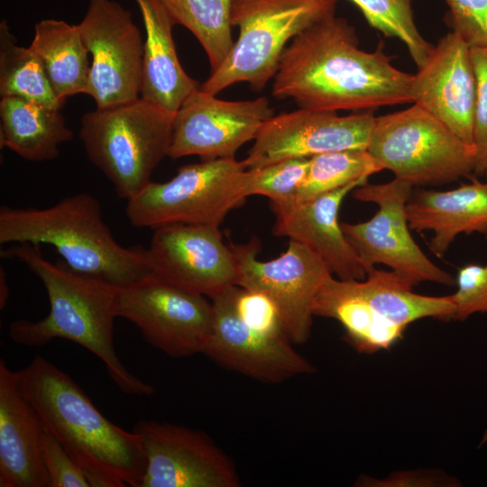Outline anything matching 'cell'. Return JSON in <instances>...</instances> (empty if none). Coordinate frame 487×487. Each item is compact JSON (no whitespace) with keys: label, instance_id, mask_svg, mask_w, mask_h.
<instances>
[{"label":"cell","instance_id":"obj_1","mask_svg":"<svg viewBox=\"0 0 487 487\" xmlns=\"http://www.w3.org/2000/svg\"><path fill=\"white\" fill-rule=\"evenodd\" d=\"M358 43L354 29L335 14L316 22L284 49L272 95L334 112L414 102V75L395 68L381 48L367 52Z\"/></svg>","mask_w":487,"mask_h":487},{"label":"cell","instance_id":"obj_2","mask_svg":"<svg viewBox=\"0 0 487 487\" xmlns=\"http://www.w3.org/2000/svg\"><path fill=\"white\" fill-rule=\"evenodd\" d=\"M21 389L91 487H140L145 469L141 436L107 419L82 389L52 363L36 355L17 371Z\"/></svg>","mask_w":487,"mask_h":487},{"label":"cell","instance_id":"obj_3","mask_svg":"<svg viewBox=\"0 0 487 487\" xmlns=\"http://www.w3.org/2000/svg\"><path fill=\"white\" fill-rule=\"evenodd\" d=\"M1 257L24 263L42 282L50 303L45 317L17 319L9 325L14 343L39 347L57 338L72 341L102 361L123 392L138 396L154 392L152 385L127 370L115 349L116 287L75 271L62 260L51 262L38 244H13L1 250Z\"/></svg>","mask_w":487,"mask_h":487},{"label":"cell","instance_id":"obj_4","mask_svg":"<svg viewBox=\"0 0 487 487\" xmlns=\"http://www.w3.org/2000/svg\"><path fill=\"white\" fill-rule=\"evenodd\" d=\"M49 244L72 270L116 288L154 273L148 250L125 247L105 222L99 201L80 192L51 207H0V244Z\"/></svg>","mask_w":487,"mask_h":487},{"label":"cell","instance_id":"obj_5","mask_svg":"<svg viewBox=\"0 0 487 487\" xmlns=\"http://www.w3.org/2000/svg\"><path fill=\"white\" fill-rule=\"evenodd\" d=\"M175 114L140 96L86 113L79 138L90 161L128 200L140 192L168 156Z\"/></svg>","mask_w":487,"mask_h":487},{"label":"cell","instance_id":"obj_6","mask_svg":"<svg viewBox=\"0 0 487 487\" xmlns=\"http://www.w3.org/2000/svg\"><path fill=\"white\" fill-rule=\"evenodd\" d=\"M337 0H232L231 24L239 36L222 65L200 86L216 95L239 82L262 91L274 78L287 43L335 14Z\"/></svg>","mask_w":487,"mask_h":487},{"label":"cell","instance_id":"obj_7","mask_svg":"<svg viewBox=\"0 0 487 487\" xmlns=\"http://www.w3.org/2000/svg\"><path fill=\"white\" fill-rule=\"evenodd\" d=\"M247 169L234 157L205 159L179 168L165 182H149L126 201L132 225L152 228L173 225L219 226L226 215L243 205Z\"/></svg>","mask_w":487,"mask_h":487},{"label":"cell","instance_id":"obj_8","mask_svg":"<svg viewBox=\"0 0 487 487\" xmlns=\"http://www.w3.org/2000/svg\"><path fill=\"white\" fill-rule=\"evenodd\" d=\"M366 150L382 170L414 187L453 182L474 168V147L418 104L375 117Z\"/></svg>","mask_w":487,"mask_h":487},{"label":"cell","instance_id":"obj_9","mask_svg":"<svg viewBox=\"0 0 487 487\" xmlns=\"http://www.w3.org/2000/svg\"><path fill=\"white\" fill-rule=\"evenodd\" d=\"M414 186L399 178L387 183L365 184L352 191L358 201L374 203L378 211L369 220L341 223L342 230L367 272L381 263L417 284L429 281L453 286V276L433 263L414 241L407 203Z\"/></svg>","mask_w":487,"mask_h":487},{"label":"cell","instance_id":"obj_10","mask_svg":"<svg viewBox=\"0 0 487 487\" xmlns=\"http://www.w3.org/2000/svg\"><path fill=\"white\" fill-rule=\"evenodd\" d=\"M116 317L133 323L144 340L171 357L203 354L213 326V307L206 297L154 273L117 288Z\"/></svg>","mask_w":487,"mask_h":487},{"label":"cell","instance_id":"obj_11","mask_svg":"<svg viewBox=\"0 0 487 487\" xmlns=\"http://www.w3.org/2000/svg\"><path fill=\"white\" fill-rule=\"evenodd\" d=\"M229 246L237 268V286L268 296L278 308L289 339L295 344L307 342L314 299L333 275L323 259L294 240H289L283 253L267 262L258 260L261 244L256 237L246 244L230 242Z\"/></svg>","mask_w":487,"mask_h":487},{"label":"cell","instance_id":"obj_12","mask_svg":"<svg viewBox=\"0 0 487 487\" xmlns=\"http://www.w3.org/2000/svg\"><path fill=\"white\" fill-rule=\"evenodd\" d=\"M91 55L85 93L105 109L141 96L143 45L131 12L113 0H88L78 24Z\"/></svg>","mask_w":487,"mask_h":487},{"label":"cell","instance_id":"obj_13","mask_svg":"<svg viewBox=\"0 0 487 487\" xmlns=\"http://www.w3.org/2000/svg\"><path fill=\"white\" fill-rule=\"evenodd\" d=\"M145 469L140 487H237L233 463L205 434L183 426L139 420Z\"/></svg>","mask_w":487,"mask_h":487},{"label":"cell","instance_id":"obj_14","mask_svg":"<svg viewBox=\"0 0 487 487\" xmlns=\"http://www.w3.org/2000/svg\"><path fill=\"white\" fill-rule=\"evenodd\" d=\"M375 116L372 113L338 115L334 111L298 110L273 115L261 127L247 157L246 169L293 158L366 150Z\"/></svg>","mask_w":487,"mask_h":487},{"label":"cell","instance_id":"obj_15","mask_svg":"<svg viewBox=\"0 0 487 487\" xmlns=\"http://www.w3.org/2000/svg\"><path fill=\"white\" fill-rule=\"evenodd\" d=\"M273 115L264 96L225 101L199 88L175 113L168 156L234 157L238 149L254 140L262 124Z\"/></svg>","mask_w":487,"mask_h":487},{"label":"cell","instance_id":"obj_16","mask_svg":"<svg viewBox=\"0 0 487 487\" xmlns=\"http://www.w3.org/2000/svg\"><path fill=\"white\" fill-rule=\"evenodd\" d=\"M158 277L210 299L237 285L234 253L219 226L173 224L154 229L147 249Z\"/></svg>","mask_w":487,"mask_h":487},{"label":"cell","instance_id":"obj_17","mask_svg":"<svg viewBox=\"0 0 487 487\" xmlns=\"http://www.w3.org/2000/svg\"><path fill=\"white\" fill-rule=\"evenodd\" d=\"M237 285L212 300L213 326L203 354L218 364L248 377L280 383L314 372L286 336L267 335L245 326L234 308Z\"/></svg>","mask_w":487,"mask_h":487},{"label":"cell","instance_id":"obj_18","mask_svg":"<svg viewBox=\"0 0 487 487\" xmlns=\"http://www.w3.org/2000/svg\"><path fill=\"white\" fill-rule=\"evenodd\" d=\"M412 93L415 104L473 146L476 78L472 47L461 35L452 31L433 47L414 75Z\"/></svg>","mask_w":487,"mask_h":487},{"label":"cell","instance_id":"obj_19","mask_svg":"<svg viewBox=\"0 0 487 487\" xmlns=\"http://www.w3.org/2000/svg\"><path fill=\"white\" fill-rule=\"evenodd\" d=\"M367 182L361 179L306 201L272 203V234L306 244L343 280H363L366 271L345 235L338 214L345 196Z\"/></svg>","mask_w":487,"mask_h":487},{"label":"cell","instance_id":"obj_20","mask_svg":"<svg viewBox=\"0 0 487 487\" xmlns=\"http://www.w3.org/2000/svg\"><path fill=\"white\" fill-rule=\"evenodd\" d=\"M45 427L25 398L17 371L0 360V486L50 487L43 460Z\"/></svg>","mask_w":487,"mask_h":487},{"label":"cell","instance_id":"obj_21","mask_svg":"<svg viewBox=\"0 0 487 487\" xmlns=\"http://www.w3.org/2000/svg\"><path fill=\"white\" fill-rule=\"evenodd\" d=\"M406 210L410 230L433 232L429 249L442 258L459 234L487 233V179L446 191L418 188Z\"/></svg>","mask_w":487,"mask_h":487},{"label":"cell","instance_id":"obj_22","mask_svg":"<svg viewBox=\"0 0 487 487\" xmlns=\"http://www.w3.org/2000/svg\"><path fill=\"white\" fill-rule=\"evenodd\" d=\"M141 11L146 38L141 96L175 114L183 102L200 88L183 69L176 51L174 23L161 0H135Z\"/></svg>","mask_w":487,"mask_h":487},{"label":"cell","instance_id":"obj_23","mask_svg":"<svg viewBox=\"0 0 487 487\" xmlns=\"http://www.w3.org/2000/svg\"><path fill=\"white\" fill-rule=\"evenodd\" d=\"M72 138L60 109L16 96L1 97V147L25 160L43 161L57 158L60 145Z\"/></svg>","mask_w":487,"mask_h":487},{"label":"cell","instance_id":"obj_24","mask_svg":"<svg viewBox=\"0 0 487 487\" xmlns=\"http://www.w3.org/2000/svg\"><path fill=\"white\" fill-rule=\"evenodd\" d=\"M354 280L330 276L314 299L313 314L341 323L347 341L360 353L389 349L403 337L406 328L379 317L357 291Z\"/></svg>","mask_w":487,"mask_h":487},{"label":"cell","instance_id":"obj_25","mask_svg":"<svg viewBox=\"0 0 487 487\" xmlns=\"http://www.w3.org/2000/svg\"><path fill=\"white\" fill-rule=\"evenodd\" d=\"M357 291L382 320L406 328L427 317L453 319L451 295L432 297L413 292L417 283L395 271L371 269L363 280H354Z\"/></svg>","mask_w":487,"mask_h":487},{"label":"cell","instance_id":"obj_26","mask_svg":"<svg viewBox=\"0 0 487 487\" xmlns=\"http://www.w3.org/2000/svg\"><path fill=\"white\" fill-rule=\"evenodd\" d=\"M30 48L41 60L50 85L62 103L85 93L89 71V52L78 25L44 19L35 24Z\"/></svg>","mask_w":487,"mask_h":487},{"label":"cell","instance_id":"obj_27","mask_svg":"<svg viewBox=\"0 0 487 487\" xmlns=\"http://www.w3.org/2000/svg\"><path fill=\"white\" fill-rule=\"evenodd\" d=\"M0 95L57 109L64 104L55 96L39 57L30 46L16 43L5 20L0 24Z\"/></svg>","mask_w":487,"mask_h":487},{"label":"cell","instance_id":"obj_28","mask_svg":"<svg viewBox=\"0 0 487 487\" xmlns=\"http://www.w3.org/2000/svg\"><path fill=\"white\" fill-rule=\"evenodd\" d=\"M175 23L188 29L200 42L216 71L234 48L232 0H161Z\"/></svg>","mask_w":487,"mask_h":487},{"label":"cell","instance_id":"obj_29","mask_svg":"<svg viewBox=\"0 0 487 487\" xmlns=\"http://www.w3.org/2000/svg\"><path fill=\"white\" fill-rule=\"evenodd\" d=\"M383 170L367 150H344L309 158L295 201H306Z\"/></svg>","mask_w":487,"mask_h":487},{"label":"cell","instance_id":"obj_30","mask_svg":"<svg viewBox=\"0 0 487 487\" xmlns=\"http://www.w3.org/2000/svg\"><path fill=\"white\" fill-rule=\"evenodd\" d=\"M368 23L387 37L400 40L418 69L427 61L433 45L419 33L414 22L412 0H351Z\"/></svg>","mask_w":487,"mask_h":487},{"label":"cell","instance_id":"obj_31","mask_svg":"<svg viewBox=\"0 0 487 487\" xmlns=\"http://www.w3.org/2000/svg\"><path fill=\"white\" fill-rule=\"evenodd\" d=\"M308 164L309 158H293L247 169V197L262 195L269 198L272 203L294 200L306 178Z\"/></svg>","mask_w":487,"mask_h":487},{"label":"cell","instance_id":"obj_32","mask_svg":"<svg viewBox=\"0 0 487 487\" xmlns=\"http://www.w3.org/2000/svg\"><path fill=\"white\" fill-rule=\"evenodd\" d=\"M234 308L241 321L252 330L288 337L278 308L265 294L237 286Z\"/></svg>","mask_w":487,"mask_h":487},{"label":"cell","instance_id":"obj_33","mask_svg":"<svg viewBox=\"0 0 487 487\" xmlns=\"http://www.w3.org/2000/svg\"><path fill=\"white\" fill-rule=\"evenodd\" d=\"M487 240V233L485 234ZM453 319L464 320L475 313H487V262L466 264L457 272Z\"/></svg>","mask_w":487,"mask_h":487},{"label":"cell","instance_id":"obj_34","mask_svg":"<svg viewBox=\"0 0 487 487\" xmlns=\"http://www.w3.org/2000/svg\"><path fill=\"white\" fill-rule=\"evenodd\" d=\"M472 59L476 78L473 173L480 177L487 172V48H472Z\"/></svg>","mask_w":487,"mask_h":487},{"label":"cell","instance_id":"obj_35","mask_svg":"<svg viewBox=\"0 0 487 487\" xmlns=\"http://www.w3.org/2000/svg\"><path fill=\"white\" fill-rule=\"evenodd\" d=\"M445 1L453 31L472 48H487V0Z\"/></svg>","mask_w":487,"mask_h":487},{"label":"cell","instance_id":"obj_36","mask_svg":"<svg viewBox=\"0 0 487 487\" xmlns=\"http://www.w3.org/2000/svg\"><path fill=\"white\" fill-rule=\"evenodd\" d=\"M43 460L50 487L90 486L80 467L47 430L44 436Z\"/></svg>","mask_w":487,"mask_h":487},{"label":"cell","instance_id":"obj_37","mask_svg":"<svg viewBox=\"0 0 487 487\" xmlns=\"http://www.w3.org/2000/svg\"><path fill=\"white\" fill-rule=\"evenodd\" d=\"M387 485H405V483H422V485H439L438 483H447L446 476H440L439 474H433L427 472H400L395 473L394 475H391L389 479L381 481Z\"/></svg>","mask_w":487,"mask_h":487},{"label":"cell","instance_id":"obj_38","mask_svg":"<svg viewBox=\"0 0 487 487\" xmlns=\"http://www.w3.org/2000/svg\"><path fill=\"white\" fill-rule=\"evenodd\" d=\"M9 297V289L6 283V278L5 273L3 269H1L0 272V308L3 309L5 308L7 299Z\"/></svg>","mask_w":487,"mask_h":487},{"label":"cell","instance_id":"obj_39","mask_svg":"<svg viewBox=\"0 0 487 487\" xmlns=\"http://www.w3.org/2000/svg\"><path fill=\"white\" fill-rule=\"evenodd\" d=\"M484 177H485V178L487 179V172H486V174H485V176H484Z\"/></svg>","mask_w":487,"mask_h":487}]
</instances>
